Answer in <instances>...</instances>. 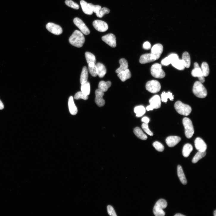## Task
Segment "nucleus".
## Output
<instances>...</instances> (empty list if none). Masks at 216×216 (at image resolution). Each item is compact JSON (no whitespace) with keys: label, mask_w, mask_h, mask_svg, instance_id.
I'll return each mask as SVG.
<instances>
[{"label":"nucleus","mask_w":216,"mask_h":216,"mask_svg":"<svg viewBox=\"0 0 216 216\" xmlns=\"http://www.w3.org/2000/svg\"><path fill=\"white\" fill-rule=\"evenodd\" d=\"M85 41V39L83 33L78 30H76L74 32L69 40L71 45L79 48L83 46Z\"/></svg>","instance_id":"obj_1"},{"label":"nucleus","mask_w":216,"mask_h":216,"mask_svg":"<svg viewBox=\"0 0 216 216\" xmlns=\"http://www.w3.org/2000/svg\"><path fill=\"white\" fill-rule=\"evenodd\" d=\"M175 109L179 114L185 116L189 115L192 111L191 107L180 101H176L174 104Z\"/></svg>","instance_id":"obj_2"},{"label":"nucleus","mask_w":216,"mask_h":216,"mask_svg":"<svg viewBox=\"0 0 216 216\" xmlns=\"http://www.w3.org/2000/svg\"><path fill=\"white\" fill-rule=\"evenodd\" d=\"M193 92L196 96L200 98H205L207 94L206 89L199 81L196 82L195 83L193 86Z\"/></svg>","instance_id":"obj_3"},{"label":"nucleus","mask_w":216,"mask_h":216,"mask_svg":"<svg viewBox=\"0 0 216 216\" xmlns=\"http://www.w3.org/2000/svg\"><path fill=\"white\" fill-rule=\"evenodd\" d=\"M167 206V203L164 199H160L156 203L154 208L153 212L156 216H164L165 213L163 209Z\"/></svg>","instance_id":"obj_4"},{"label":"nucleus","mask_w":216,"mask_h":216,"mask_svg":"<svg viewBox=\"0 0 216 216\" xmlns=\"http://www.w3.org/2000/svg\"><path fill=\"white\" fill-rule=\"evenodd\" d=\"M151 73L154 77L161 79L164 78L165 74L162 69V65L158 63L153 65L151 68Z\"/></svg>","instance_id":"obj_5"},{"label":"nucleus","mask_w":216,"mask_h":216,"mask_svg":"<svg viewBox=\"0 0 216 216\" xmlns=\"http://www.w3.org/2000/svg\"><path fill=\"white\" fill-rule=\"evenodd\" d=\"M183 124L185 129V134L188 138H190L194 133V130L192 123L189 118H184L183 120Z\"/></svg>","instance_id":"obj_6"},{"label":"nucleus","mask_w":216,"mask_h":216,"mask_svg":"<svg viewBox=\"0 0 216 216\" xmlns=\"http://www.w3.org/2000/svg\"><path fill=\"white\" fill-rule=\"evenodd\" d=\"M146 90L152 93L159 92L161 89L160 83L156 80H153L148 82L146 85Z\"/></svg>","instance_id":"obj_7"},{"label":"nucleus","mask_w":216,"mask_h":216,"mask_svg":"<svg viewBox=\"0 0 216 216\" xmlns=\"http://www.w3.org/2000/svg\"><path fill=\"white\" fill-rule=\"evenodd\" d=\"M194 69L192 72V76L194 77H198L199 82L202 83L205 82L204 76L201 68H200L198 63L195 62L194 64Z\"/></svg>","instance_id":"obj_8"},{"label":"nucleus","mask_w":216,"mask_h":216,"mask_svg":"<svg viewBox=\"0 0 216 216\" xmlns=\"http://www.w3.org/2000/svg\"><path fill=\"white\" fill-rule=\"evenodd\" d=\"M73 22L83 34L86 35L90 34V30L81 19L79 18H76L74 19Z\"/></svg>","instance_id":"obj_9"},{"label":"nucleus","mask_w":216,"mask_h":216,"mask_svg":"<svg viewBox=\"0 0 216 216\" xmlns=\"http://www.w3.org/2000/svg\"><path fill=\"white\" fill-rule=\"evenodd\" d=\"M102 40L112 48H114L116 46V38L113 34H109L103 36Z\"/></svg>","instance_id":"obj_10"},{"label":"nucleus","mask_w":216,"mask_h":216,"mask_svg":"<svg viewBox=\"0 0 216 216\" xmlns=\"http://www.w3.org/2000/svg\"><path fill=\"white\" fill-rule=\"evenodd\" d=\"M46 28L49 31L55 35H60L62 32V27L59 25L53 23H48L46 25Z\"/></svg>","instance_id":"obj_11"},{"label":"nucleus","mask_w":216,"mask_h":216,"mask_svg":"<svg viewBox=\"0 0 216 216\" xmlns=\"http://www.w3.org/2000/svg\"><path fill=\"white\" fill-rule=\"evenodd\" d=\"M93 24L95 29L100 32H105L109 28L107 23L101 20H95L93 22Z\"/></svg>","instance_id":"obj_12"},{"label":"nucleus","mask_w":216,"mask_h":216,"mask_svg":"<svg viewBox=\"0 0 216 216\" xmlns=\"http://www.w3.org/2000/svg\"><path fill=\"white\" fill-rule=\"evenodd\" d=\"M95 94V102L96 104L100 107L103 106L105 104V101L103 98L104 92L98 89L96 90Z\"/></svg>","instance_id":"obj_13"},{"label":"nucleus","mask_w":216,"mask_h":216,"mask_svg":"<svg viewBox=\"0 0 216 216\" xmlns=\"http://www.w3.org/2000/svg\"><path fill=\"white\" fill-rule=\"evenodd\" d=\"M156 57L153 54H146L142 55L140 58V62L145 64L154 62L156 60Z\"/></svg>","instance_id":"obj_14"},{"label":"nucleus","mask_w":216,"mask_h":216,"mask_svg":"<svg viewBox=\"0 0 216 216\" xmlns=\"http://www.w3.org/2000/svg\"><path fill=\"white\" fill-rule=\"evenodd\" d=\"M195 147L198 151H206L207 148V145L201 138L200 137L197 138L195 140Z\"/></svg>","instance_id":"obj_15"},{"label":"nucleus","mask_w":216,"mask_h":216,"mask_svg":"<svg viewBox=\"0 0 216 216\" xmlns=\"http://www.w3.org/2000/svg\"><path fill=\"white\" fill-rule=\"evenodd\" d=\"M150 105L154 109H157L161 107V99L158 95H156L152 97L149 100Z\"/></svg>","instance_id":"obj_16"},{"label":"nucleus","mask_w":216,"mask_h":216,"mask_svg":"<svg viewBox=\"0 0 216 216\" xmlns=\"http://www.w3.org/2000/svg\"><path fill=\"white\" fill-rule=\"evenodd\" d=\"M181 140V138L177 136H170L166 139L167 145L170 147H174Z\"/></svg>","instance_id":"obj_17"},{"label":"nucleus","mask_w":216,"mask_h":216,"mask_svg":"<svg viewBox=\"0 0 216 216\" xmlns=\"http://www.w3.org/2000/svg\"><path fill=\"white\" fill-rule=\"evenodd\" d=\"M163 49V46L162 45L160 44H156L152 48L151 53L156 57V60H157L159 58L162 53Z\"/></svg>","instance_id":"obj_18"},{"label":"nucleus","mask_w":216,"mask_h":216,"mask_svg":"<svg viewBox=\"0 0 216 216\" xmlns=\"http://www.w3.org/2000/svg\"><path fill=\"white\" fill-rule=\"evenodd\" d=\"M68 105L70 114L73 115H76L78 113V109L74 102L73 97L70 96L68 99Z\"/></svg>","instance_id":"obj_19"},{"label":"nucleus","mask_w":216,"mask_h":216,"mask_svg":"<svg viewBox=\"0 0 216 216\" xmlns=\"http://www.w3.org/2000/svg\"><path fill=\"white\" fill-rule=\"evenodd\" d=\"M178 58L179 57L177 54H171L162 60L161 61V64L163 65L168 66Z\"/></svg>","instance_id":"obj_20"},{"label":"nucleus","mask_w":216,"mask_h":216,"mask_svg":"<svg viewBox=\"0 0 216 216\" xmlns=\"http://www.w3.org/2000/svg\"><path fill=\"white\" fill-rule=\"evenodd\" d=\"M177 174L180 181L184 185L187 184V179L182 167L180 165L177 167Z\"/></svg>","instance_id":"obj_21"},{"label":"nucleus","mask_w":216,"mask_h":216,"mask_svg":"<svg viewBox=\"0 0 216 216\" xmlns=\"http://www.w3.org/2000/svg\"><path fill=\"white\" fill-rule=\"evenodd\" d=\"M98 71V76L100 78H103L107 73V70L105 66L102 63L98 62L96 64Z\"/></svg>","instance_id":"obj_22"},{"label":"nucleus","mask_w":216,"mask_h":216,"mask_svg":"<svg viewBox=\"0 0 216 216\" xmlns=\"http://www.w3.org/2000/svg\"><path fill=\"white\" fill-rule=\"evenodd\" d=\"M118 76L122 82H124L130 79L132 76V75L129 69H127L118 73Z\"/></svg>","instance_id":"obj_23"},{"label":"nucleus","mask_w":216,"mask_h":216,"mask_svg":"<svg viewBox=\"0 0 216 216\" xmlns=\"http://www.w3.org/2000/svg\"><path fill=\"white\" fill-rule=\"evenodd\" d=\"M119 62L120 65V66L116 71V73L117 74L119 73L121 71L126 70L128 69L129 67L128 62L124 58L120 59Z\"/></svg>","instance_id":"obj_24"},{"label":"nucleus","mask_w":216,"mask_h":216,"mask_svg":"<svg viewBox=\"0 0 216 216\" xmlns=\"http://www.w3.org/2000/svg\"><path fill=\"white\" fill-rule=\"evenodd\" d=\"M172 66L179 70H184L185 67V63L182 60L179 58L176 60L171 64Z\"/></svg>","instance_id":"obj_25"},{"label":"nucleus","mask_w":216,"mask_h":216,"mask_svg":"<svg viewBox=\"0 0 216 216\" xmlns=\"http://www.w3.org/2000/svg\"><path fill=\"white\" fill-rule=\"evenodd\" d=\"M134 133L138 138L141 140H146L148 139L147 135L144 133L142 129L139 127H136L134 128Z\"/></svg>","instance_id":"obj_26"},{"label":"nucleus","mask_w":216,"mask_h":216,"mask_svg":"<svg viewBox=\"0 0 216 216\" xmlns=\"http://www.w3.org/2000/svg\"><path fill=\"white\" fill-rule=\"evenodd\" d=\"M111 85L112 83L110 81L105 82L104 81H101L99 83L98 89L104 92L107 91Z\"/></svg>","instance_id":"obj_27"},{"label":"nucleus","mask_w":216,"mask_h":216,"mask_svg":"<svg viewBox=\"0 0 216 216\" xmlns=\"http://www.w3.org/2000/svg\"><path fill=\"white\" fill-rule=\"evenodd\" d=\"M88 77V70L86 66H84L82 69L80 79V82L81 84H83L87 82Z\"/></svg>","instance_id":"obj_28"},{"label":"nucleus","mask_w":216,"mask_h":216,"mask_svg":"<svg viewBox=\"0 0 216 216\" xmlns=\"http://www.w3.org/2000/svg\"><path fill=\"white\" fill-rule=\"evenodd\" d=\"M134 110V112L136 114V117L137 118L141 117L146 113L145 108L141 105L135 107Z\"/></svg>","instance_id":"obj_29"},{"label":"nucleus","mask_w":216,"mask_h":216,"mask_svg":"<svg viewBox=\"0 0 216 216\" xmlns=\"http://www.w3.org/2000/svg\"><path fill=\"white\" fill-rule=\"evenodd\" d=\"M193 150V147L191 144H186L183 148L182 153L183 156L185 157H188Z\"/></svg>","instance_id":"obj_30"},{"label":"nucleus","mask_w":216,"mask_h":216,"mask_svg":"<svg viewBox=\"0 0 216 216\" xmlns=\"http://www.w3.org/2000/svg\"><path fill=\"white\" fill-rule=\"evenodd\" d=\"M80 4L83 12L86 14L91 15L93 14V12L90 9L88 6V3L84 1L81 0Z\"/></svg>","instance_id":"obj_31"},{"label":"nucleus","mask_w":216,"mask_h":216,"mask_svg":"<svg viewBox=\"0 0 216 216\" xmlns=\"http://www.w3.org/2000/svg\"><path fill=\"white\" fill-rule=\"evenodd\" d=\"M184 61L185 67L188 68L191 65V58L189 53L187 52H184L183 54L182 59Z\"/></svg>","instance_id":"obj_32"},{"label":"nucleus","mask_w":216,"mask_h":216,"mask_svg":"<svg viewBox=\"0 0 216 216\" xmlns=\"http://www.w3.org/2000/svg\"><path fill=\"white\" fill-rule=\"evenodd\" d=\"M85 56L88 64L91 63L96 64V58L94 54L90 52H87L85 53Z\"/></svg>","instance_id":"obj_33"},{"label":"nucleus","mask_w":216,"mask_h":216,"mask_svg":"<svg viewBox=\"0 0 216 216\" xmlns=\"http://www.w3.org/2000/svg\"><path fill=\"white\" fill-rule=\"evenodd\" d=\"M81 91L84 94L89 96L90 92V85L89 82L86 83L82 84L81 87Z\"/></svg>","instance_id":"obj_34"},{"label":"nucleus","mask_w":216,"mask_h":216,"mask_svg":"<svg viewBox=\"0 0 216 216\" xmlns=\"http://www.w3.org/2000/svg\"><path fill=\"white\" fill-rule=\"evenodd\" d=\"M161 96V99L162 102L166 103L168 101V99L169 98L171 101H173L174 96H173L172 94L170 92H168L166 93L165 92H163Z\"/></svg>","instance_id":"obj_35"},{"label":"nucleus","mask_w":216,"mask_h":216,"mask_svg":"<svg viewBox=\"0 0 216 216\" xmlns=\"http://www.w3.org/2000/svg\"><path fill=\"white\" fill-rule=\"evenodd\" d=\"M201 68L204 76H207L209 73V69L208 64L206 62H203L202 64Z\"/></svg>","instance_id":"obj_36"},{"label":"nucleus","mask_w":216,"mask_h":216,"mask_svg":"<svg viewBox=\"0 0 216 216\" xmlns=\"http://www.w3.org/2000/svg\"><path fill=\"white\" fill-rule=\"evenodd\" d=\"M206 154V151L201 152L198 151L195 155L192 160V162L193 163H196L204 157Z\"/></svg>","instance_id":"obj_37"},{"label":"nucleus","mask_w":216,"mask_h":216,"mask_svg":"<svg viewBox=\"0 0 216 216\" xmlns=\"http://www.w3.org/2000/svg\"><path fill=\"white\" fill-rule=\"evenodd\" d=\"M110 12V10L109 9L106 7L101 8L98 12L96 15L99 18H102L105 15L109 14Z\"/></svg>","instance_id":"obj_38"},{"label":"nucleus","mask_w":216,"mask_h":216,"mask_svg":"<svg viewBox=\"0 0 216 216\" xmlns=\"http://www.w3.org/2000/svg\"><path fill=\"white\" fill-rule=\"evenodd\" d=\"M65 3L68 7L75 10H77L79 8V5L71 0H66Z\"/></svg>","instance_id":"obj_39"},{"label":"nucleus","mask_w":216,"mask_h":216,"mask_svg":"<svg viewBox=\"0 0 216 216\" xmlns=\"http://www.w3.org/2000/svg\"><path fill=\"white\" fill-rule=\"evenodd\" d=\"M153 145L158 151L162 152L164 150V147L162 144L158 141H155L153 143Z\"/></svg>","instance_id":"obj_40"},{"label":"nucleus","mask_w":216,"mask_h":216,"mask_svg":"<svg viewBox=\"0 0 216 216\" xmlns=\"http://www.w3.org/2000/svg\"><path fill=\"white\" fill-rule=\"evenodd\" d=\"M74 98L76 100L83 99L84 100H87L88 98V96L85 95L82 91L79 92L75 94Z\"/></svg>","instance_id":"obj_41"},{"label":"nucleus","mask_w":216,"mask_h":216,"mask_svg":"<svg viewBox=\"0 0 216 216\" xmlns=\"http://www.w3.org/2000/svg\"><path fill=\"white\" fill-rule=\"evenodd\" d=\"M88 6L93 12L96 14L97 13L101 8L100 6L95 5L91 3L88 4Z\"/></svg>","instance_id":"obj_42"},{"label":"nucleus","mask_w":216,"mask_h":216,"mask_svg":"<svg viewBox=\"0 0 216 216\" xmlns=\"http://www.w3.org/2000/svg\"><path fill=\"white\" fill-rule=\"evenodd\" d=\"M142 128L143 130L148 134L151 136H153L154 135L153 133L149 129L148 123H143L142 125Z\"/></svg>","instance_id":"obj_43"},{"label":"nucleus","mask_w":216,"mask_h":216,"mask_svg":"<svg viewBox=\"0 0 216 216\" xmlns=\"http://www.w3.org/2000/svg\"><path fill=\"white\" fill-rule=\"evenodd\" d=\"M90 73L93 77H96L98 76V71L96 65L93 67L88 68Z\"/></svg>","instance_id":"obj_44"},{"label":"nucleus","mask_w":216,"mask_h":216,"mask_svg":"<svg viewBox=\"0 0 216 216\" xmlns=\"http://www.w3.org/2000/svg\"><path fill=\"white\" fill-rule=\"evenodd\" d=\"M107 210L108 214L112 216H117L115 210L111 206L109 205L107 206Z\"/></svg>","instance_id":"obj_45"},{"label":"nucleus","mask_w":216,"mask_h":216,"mask_svg":"<svg viewBox=\"0 0 216 216\" xmlns=\"http://www.w3.org/2000/svg\"><path fill=\"white\" fill-rule=\"evenodd\" d=\"M143 48L146 50H149L151 49V46L150 43L146 42L144 43L143 45Z\"/></svg>","instance_id":"obj_46"},{"label":"nucleus","mask_w":216,"mask_h":216,"mask_svg":"<svg viewBox=\"0 0 216 216\" xmlns=\"http://www.w3.org/2000/svg\"><path fill=\"white\" fill-rule=\"evenodd\" d=\"M150 119L146 117H145L142 118V121L146 123H148L150 122Z\"/></svg>","instance_id":"obj_47"},{"label":"nucleus","mask_w":216,"mask_h":216,"mask_svg":"<svg viewBox=\"0 0 216 216\" xmlns=\"http://www.w3.org/2000/svg\"><path fill=\"white\" fill-rule=\"evenodd\" d=\"M4 105L1 100H0V110H2L4 109Z\"/></svg>","instance_id":"obj_48"},{"label":"nucleus","mask_w":216,"mask_h":216,"mask_svg":"<svg viewBox=\"0 0 216 216\" xmlns=\"http://www.w3.org/2000/svg\"><path fill=\"white\" fill-rule=\"evenodd\" d=\"M146 109L148 111H149L153 110L154 109L150 105H149L147 106L146 108Z\"/></svg>","instance_id":"obj_49"},{"label":"nucleus","mask_w":216,"mask_h":216,"mask_svg":"<svg viewBox=\"0 0 216 216\" xmlns=\"http://www.w3.org/2000/svg\"><path fill=\"white\" fill-rule=\"evenodd\" d=\"M174 216H185V215L180 213H177L174 215Z\"/></svg>","instance_id":"obj_50"},{"label":"nucleus","mask_w":216,"mask_h":216,"mask_svg":"<svg viewBox=\"0 0 216 216\" xmlns=\"http://www.w3.org/2000/svg\"><path fill=\"white\" fill-rule=\"evenodd\" d=\"M214 215L215 216H216V210H215L214 212Z\"/></svg>","instance_id":"obj_51"}]
</instances>
